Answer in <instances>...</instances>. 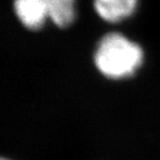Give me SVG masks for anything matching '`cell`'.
Listing matches in <instances>:
<instances>
[{
  "label": "cell",
  "mask_w": 160,
  "mask_h": 160,
  "mask_svg": "<svg viewBox=\"0 0 160 160\" xmlns=\"http://www.w3.org/2000/svg\"><path fill=\"white\" fill-rule=\"evenodd\" d=\"M93 62L102 76L120 80L133 76L143 62V50L120 32H109L99 40Z\"/></svg>",
  "instance_id": "cell-1"
},
{
  "label": "cell",
  "mask_w": 160,
  "mask_h": 160,
  "mask_svg": "<svg viewBox=\"0 0 160 160\" xmlns=\"http://www.w3.org/2000/svg\"><path fill=\"white\" fill-rule=\"evenodd\" d=\"M138 0H93V9L99 18L109 23H117L131 17Z\"/></svg>",
  "instance_id": "cell-2"
},
{
  "label": "cell",
  "mask_w": 160,
  "mask_h": 160,
  "mask_svg": "<svg viewBox=\"0 0 160 160\" xmlns=\"http://www.w3.org/2000/svg\"><path fill=\"white\" fill-rule=\"evenodd\" d=\"M48 20L60 28L70 26L76 19V0H39Z\"/></svg>",
  "instance_id": "cell-3"
},
{
  "label": "cell",
  "mask_w": 160,
  "mask_h": 160,
  "mask_svg": "<svg viewBox=\"0 0 160 160\" xmlns=\"http://www.w3.org/2000/svg\"><path fill=\"white\" fill-rule=\"evenodd\" d=\"M0 160H9V159H7V158H0Z\"/></svg>",
  "instance_id": "cell-4"
}]
</instances>
